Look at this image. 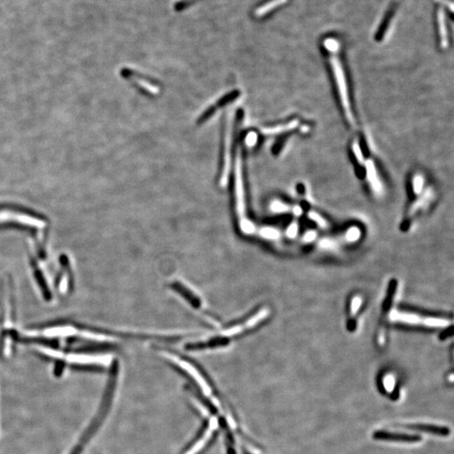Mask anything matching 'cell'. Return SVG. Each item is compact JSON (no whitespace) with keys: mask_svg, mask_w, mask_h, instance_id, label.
<instances>
[{"mask_svg":"<svg viewBox=\"0 0 454 454\" xmlns=\"http://www.w3.org/2000/svg\"><path fill=\"white\" fill-rule=\"evenodd\" d=\"M225 146H224L223 163H222V174H221V185L225 186L227 182L230 165H231V126L230 120L226 123V133H225Z\"/></svg>","mask_w":454,"mask_h":454,"instance_id":"obj_5","label":"cell"},{"mask_svg":"<svg viewBox=\"0 0 454 454\" xmlns=\"http://www.w3.org/2000/svg\"><path fill=\"white\" fill-rule=\"evenodd\" d=\"M373 438L376 440L397 442V443H414L422 440V438L417 435H408L405 433H396L386 431H375Z\"/></svg>","mask_w":454,"mask_h":454,"instance_id":"obj_7","label":"cell"},{"mask_svg":"<svg viewBox=\"0 0 454 454\" xmlns=\"http://www.w3.org/2000/svg\"><path fill=\"white\" fill-rule=\"evenodd\" d=\"M238 94H239V92H233V93H230V94H228L226 97H224V98H222L221 101H218V102L215 104L216 105H214L213 107H210V109H208L207 111L205 112V114H203L202 116H201V122H203V121H205V120L208 119V118L214 113V110H216V108L222 107V106L226 105L227 103L231 102V101H232L234 98L238 97Z\"/></svg>","mask_w":454,"mask_h":454,"instance_id":"obj_16","label":"cell"},{"mask_svg":"<svg viewBox=\"0 0 454 454\" xmlns=\"http://www.w3.org/2000/svg\"><path fill=\"white\" fill-rule=\"evenodd\" d=\"M292 211H293V214L296 216H300L303 213L302 208L301 206H298V205H295V206H293L292 208Z\"/></svg>","mask_w":454,"mask_h":454,"instance_id":"obj_28","label":"cell"},{"mask_svg":"<svg viewBox=\"0 0 454 454\" xmlns=\"http://www.w3.org/2000/svg\"><path fill=\"white\" fill-rule=\"evenodd\" d=\"M352 151L357 162L360 163V164H363L364 163V156H363V151H362L360 145L357 141L352 143Z\"/></svg>","mask_w":454,"mask_h":454,"instance_id":"obj_20","label":"cell"},{"mask_svg":"<svg viewBox=\"0 0 454 454\" xmlns=\"http://www.w3.org/2000/svg\"><path fill=\"white\" fill-rule=\"evenodd\" d=\"M272 210L277 213H283V212H287L289 210V206L286 204L282 202H274L272 205Z\"/></svg>","mask_w":454,"mask_h":454,"instance_id":"obj_23","label":"cell"},{"mask_svg":"<svg viewBox=\"0 0 454 454\" xmlns=\"http://www.w3.org/2000/svg\"><path fill=\"white\" fill-rule=\"evenodd\" d=\"M288 2H289V0H268L255 9L253 12L254 17L256 19L264 18L266 15L270 14L273 10L285 5Z\"/></svg>","mask_w":454,"mask_h":454,"instance_id":"obj_12","label":"cell"},{"mask_svg":"<svg viewBox=\"0 0 454 454\" xmlns=\"http://www.w3.org/2000/svg\"><path fill=\"white\" fill-rule=\"evenodd\" d=\"M394 377H393V375L388 374L385 375L384 376V379H383V382H384V388H388V390H390V389L393 388V386H394Z\"/></svg>","mask_w":454,"mask_h":454,"instance_id":"obj_25","label":"cell"},{"mask_svg":"<svg viewBox=\"0 0 454 454\" xmlns=\"http://www.w3.org/2000/svg\"><path fill=\"white\" fill-rule=\"evenodd\" d=\"M118 365L117 363H114L112 368L111 374H110V380L108 383L107 389L105 391V396L103 398L102 403H101V408L98 410V413L96 416L95 418L93 420V422L90 424V426L88 427L86 431H84V434L82 436V438L80 439V442L75 446L74 448L72 450V452L69 454H81L84 451V448L92 437L94 435L96 431L98 430V427L101 426V424L104 422L105 417L107 416L109 410H110V405L112 403V400L114 397V389L116 386L117 376H118Z\"/></svg>","mask_w":454,"mask_h":454,"instance_id":"obj_1","label":"cell"},{"mask_svg":"<svg viewBox=\"0 0 454 454\" xmlns=\"http://www.w3.org/2000/svg\"><path fill=\"white\" fill-rule=\"evenodd\" d=\"M199 1H201V0H183V1H180V2L177 3L175 5V10H176V11H182L184 9L194 5Z\"/></svg>","mask_w":454,"mask_h":454,"instance_id":"obj_22","label":"cell"},{"mask_svg":"<svg viewBox=\"0 0 454 454\" xmlns=\"http://www.w3.org/2000/svg\"><path fill=\"white\" fill-rule=\"evenodd\" d=\"M438 2L441 3V4H443L446 7L449 8L450 11H453V4L449 0H437Z\"/></svg>","mask_w":454,"mask_h":454,"instance_id":"obj_27","label":"cell"},{"mask_svg":"<svg viewBox=\"0 0 454 454\" xmlns=\"http://www.w3.org/2000/svg\"><path fill=\"white\" fill-rule=\"evenodd\" d=\"M329 61H330V65H331L333 75H334L335 87L338 89L339 100H340L342 108L344 111L345 116H346L347 122L350 124V126H355V119H354V115L352 114L349 92H348V87H347V80H346L343 65H342L340 59L338 58L337 56V54H331Z\"/></svg>","mask_w":454,"mask_h":454,"instance_id":"obj_3","label":"cell"},{"mask_svg":"<svg viewBox=\"0 0 454 454\" xmlns=\"http://www.w3.org/2000/svg\"><path fill=\"white\" fill-rule=\"evenodd\" d=\"M406 428L416 430V431H423L426 433H431L432 435L440 436V437H447L449 435V428L446 426H435L430 424H411L407 425Z\"/></svg>","mask_w":454,"mask_h":454,"instance_id":"obj_11","label":"cell"},{"mask_svg":"<svg viewBox=\"0 0 454 454\" xmlns=\"http://www.w3.org/2000/svg\"><path fill=\"white\" fill-rule=\"evenodd\" d=\"M124 74L126 75V77L132 78L136 84H139L142 88L148 91L150 93H154V94L159 93V87L152 84L149 80H146V78H144V77H142L140 74H137V73H135L133 71L127 70H126V72H124Z\"/></svg>","mask_w":454,"mask_h":454,"instance_id":"obj_14","label":"cell"},{"mask_svg":"<svg viewBox=\"0 0 454 454\" xmlns=\"http://www.w3.org/2000/svg\"><path fill=\"white\" fill-rule=\"evenodd\" d=\"M438 26L440 47L443 50L447 49L449 46V41H448L447 24H446V14L443 9H439L438 11Z\"/></svg>","mask_w":454,"mask_h":454,"instance_id":"obj_13","label":"cell"},{"mask_svg":"<svg viewBox=\"0 0 454 454\" xmlns=\"http://www.w3.org/2000/svg\"><path fill=\"white\" fill-rule=\"evenodd\" d=\"M420 195H421L420 198L417 199V201L410 205V207L408 210L407 216H406L407 219H405L406 224L416 214H418L420 210L422 211L425 208L427 207V205L431 203L433 199V191L431 189H426V191L422 192Z\"/></svg>","mask_w":454,"mask_h":454,"instance_id":"obj_8","label":"cell"},{"mask_svg":"<svg viewBox=\"0 0 454 454\" xmlns=\"http://www.w3.org/2000/svg\"><path fill=\"white\" fill-rule=\"evenodd\" d=\"M256 138H258V136H256V133H250V134H248V135H247L246 142H247L248 146H253V145L256 143Z\"/></svg>","mask_w":454,"mask_h":454,"instance_id":"obj_26","label":"cell"},{"mask_svg":"<svg viewBox=\"0 0 454 454\" xmlns=\"http://www.w3.org/2000/svg\"><path fill=\"white\" fill-rule=\"evenodd\" d=\"M299 226L298 224L293 222L291 225H289V227L286 230V235L289 238H295L298 234Z\"/></svg>","mask_w":454,"mask_h":454,"instance_id":"obj_24","label":"cell"},{"mask_svg":"<svg viewBox=\"0 0 454 454\" xmlns=\"http://www.w3.org/2000/svg\"><path fill=\"white\" fill-rule=\"evenodd\" d=\"M389 322L403 324L407 326H419L428 328H447L452 326V322L443 317H429L417 313L392 309L388 315Z\"/></svg>","mask_w":454,"mask_h":454,"instance_id":"obj_2","label":"cell"},{"mask_svg":"<svg viewBox=\"0 0 454 454\" xmlns=\"http://www.w3.org/2000/svg\"><path fill=\"white\" fill-rule=\"evenodd\" d=\"M299 125L298 120H293L288 123L281 124L280 126H272V127H266L263 129V134L266 135H275L279 133L285 132V131H292L295 129Z\"/></svg>","mask_w":454,"mask_h":454,"instance_id":"obj_15","label":"cell"},{"mask_svg":"<svg viewBox=\"0 0 454 454\" xmlns=\"http://www.w3.org/2000/svg\"><path fill=\"white\" fill-rule=\"evenodd\" d=\"M365 163L366 176L368 180V184L370 185L371 189L375 193L380 194L383 191V186L378 176L377 170L375 168L374 163L373 160L368 159Z\"/></svg>","mask_w":454,"mask_h":454,"instance_id":"obj_10","label":"cell"},{"mask_svg":"<svg viewBox=\"0 0 454 454\" xmlns=\"http://www.w3.org/2000/svg\"><path fill=\"white\" fill-rule=\"evenodd\" d=\"M424 184H425V180H424L423 176L420 173L414 175L412 179L411 187H412L413 193L416 195H420L423 192Z\"/></svg>","mask_w":454,"mask_h":454,"instance_id":"obj_17","label":"cell"},{"mask_svg":"<svg viewBox=\"0 0 454 454\" xmlns=\"http://www.w3.org/2000/svg\"><path fill=\"white\" fill-rule=\"evenodd\" d=\"M235 198H236V210L241 218V222L245 221V201H244V189H243V183H242V163H241V156L238 157L236 160V168H235Z\"/></svg>","mask_w":454,"mask_h":454,"instance_id":"obj_6","label":"cell"},{"mask_svg":"<svg viewBox=\"0 0 454 454\" xmlns=\"http://www.w3.org/2000/svg\"><path fill=\"white\" fill-rule=\"evenodd\" d=\"M260 234L263 238H266V239H270V240H276L280 236V231L275 228H272V227H265V228L262 229Z\"/></svg>","mask_w":454,"mask_h":454,"instance_id":"obj_19","label":"cell"},{"mask_svg":"<svg viewBox=\"0 0 454 454\" xmlns=\"http://www.w3.org/2000/svg\"><path fill=\"white\" fill-rule=\"evenodd\" d=\"M363 301L364 300L361 294H355L350 300L349 307H348V322H347V327L350 331H354L356 328L357 317L363 307Z\"/></svg>","mask_w":454,"mask_h":454,"instance_id":"obj_9","label":"cell"},{"mask_svg":"<svg viewBox=\"0 0 454 454\" xmlns=\"http://www.w3.org/2000/svg\"><path fill=\"white\" fill-rule=\"evenodd\" d=\"M0 224H14L32 230H42L47 226L44 220L30 213L4 208L0 209Z\"/></svg>","mask_w":454,"mask_h":454,"instance_id":"obj_4","label":"cell"},{"mask_svg":"<svg viewBox=\"0 0 454 454\" xmlns=\"http://www.w3.org/2000/svg\"><path fill=\"white\" fill-rule=\"evenodd\" d=\"M323 46L325 49L330 54H338L339 49H340L339 42L335 38H326L324 40Z\"/></svg>","mask_w":454,"mask_h":454,"instance_id":"obj_18","label":"cell"},{"mask_svg":"<svg viewBox=\"0 0 454 454\" xmlns=\"http://www.w3.org/2000/svg\"><path fill=\"white\" fill-rule=\"evenodd\" d=\"M308 215H309V218L311 221H313L314 223H317L320 227H322V228H326L327 227V222L325 221V219L321 214H317V212L310 211Z\"/></svg>","mask_w":454,"mask_h":454,"instance_id":"obj_21","label":"cell"}]
</instances>
